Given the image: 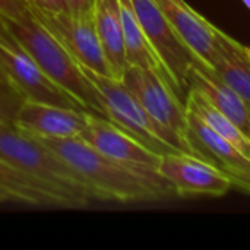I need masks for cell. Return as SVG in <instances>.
Segmentation results:
<instances>
[{"instance_id":"9a60e30c","label":"cell","mask_w":250,"mask_h":250,"mask_svg":"<svg viewBox=\"0 0 250 250\" xmlns=\"http://www.w3.org/2000/svg\"><path fill=\"white\" fill-rule=\"evenodd\" d=\"M0 190L12 202L47 207V208H78L76 204L54 186L37 180L0 160Z\"/></svg>"},{"instance_id":"52a82bcc","label":"cell","mask_w":250,"mask_h":250,"mask_svg":"<svg viewBox=\"0 0 250 250\" xmlns=\"http://www.w3.org/2000/svg\"><path fill=\"white\" fill-rule=\"evenodd\" d=\"M136 18L154 51L173 76L183 101L189 94V75L199 62L173 29L154 0H130ZM202 63V62H201Z\"/></svg>"},{"instance_id":"5b68a950","label":"cell","mask_w":250,"mask_h":250,"mask_svg":"<svg viewBox=\"0 0 250 250\" xmlns=\"http://www.w3.org/2000/svg\"><path fill=\"white\" fill-rule=\"evenodd\" d=\"M0 67L25 100L85 110L83 105L50 79L31 54L0 23ZM86 111V110H85Z\"/></svg>"},{"instance_id":"ba28073f","label":"cell","mask_w":250,"mask_h":250,"mask_svg":"<svg viewBox=\"0 0 250 250\" xmlns=\"http://www.w3.org/2000/svg\"><path fill=\"white\" fill-rule=\"evenodd\" d=\"M122 81L158 125L189 141L186 104L158 73L139 66H127Z\"/></svg>"},{"instance_id":"8992f818","label":"cell","mask_w":250,"mask_h":250,"mask_svg":"<svg viewBox=\"0 0 250 250\" xmlns=\"http://www.w3.org/2000/svg\"><path fill=\"white\" fill-rule=\"evenodd\" d=\"M26 9L70 51L76 62L104 76L114 78L98 40L92 9L86 12Z\"/></svg>"},{"instance_id":"5bb4252c","label":"cell","mask_w":250,"mask_h":250,"mask_svg":"<svg viewBox=\"0 0 250 250\" xmlns=\"http://www.w3.org/2000/svg\"><path fill=\"white\" fill-rule=\"evenodd\" d=\"M190 89L202 95L250 138V108L242 97L224 83L212 69L196 62L189 75V91Z\"/></svg>"},{"instance_id":"277c9868","label":"cell","mask_w":250,"mask_h":250,"mask_svg":"<svg viewBox=\"0 0 250 250\" xmlns=\"http://www.w3.org/2000/svg\"><path fill=\"white\" fill-rule=\"evenodd\" d=\"M0 160L37 180L54 186L67 195L78 208H83L95 199L85 182L56 152L13 125L0 123Z\"/></svg>"},{"instance_id":"8fae6325","label":"cell","mask_w":250,"mask_h":250,"mask_svg":"<svg viewBox=\"0 0 250 250\" xmlns=\"http://www.w3.org/2000/svg\"><path fill=\"white\" fill-rule=\"evenodd\" d=\"M188 110V108H186ZM188 136L199 158L223 171L233 188L250 193V158L188 110Z\"/></svg>"},{"instance_id":"cb8c5ba5","label":"cell","mask_w":250,"mask_h":250,"mask_svg":"<svg viewBox=\"0 0 250 250\" xmlns=\"http://www.w3.org/2000/svg\"><path fill=\"white\" fill-rule=\"evenodd\" d=\"M10 199H9V196L4 193V192H1L0 190V204H4V202H9Z\"/></svg>"},{"instance_id":"4316f807","label":"cell","mask_w":250,"mask_h":250,"mask_svg":"<svg viewBox=\"0 0 250 250\" xmlns=\"http://www.w3.org/2000/svg\"><path fill=\"white\" fill-rule=\"evenodd\" d=\"M246 51H248V54L250 56V47H246Z\"/></svg>"},{"instance_id":"30bf717a","label":"cell","mask_w":250,"mask_h":250,"mask_svg":"<svg viewBox=\"0 0 250 250\" xmlns=\"http://www.w3.org/2000/svg\"><path fill=\"white\" fill-rule=\"evenodd\" d=\"M79 138L108 158L133 167L158 171L163 155L146 148L107 117L86 111V123Z\"/></svg>"},{"instance_id":"484cf974","label":"cell","mask_w":250,"mask_h":250,"mask_svg":"<svg viewBox=\"0 0 250 250\" xmlns=\"http://www.w3.org/2000/svg\"><path fill=\"white\" fill-rule=\"evenodd\" d=\"M242 1H243V3H245V4H246V6L250 9V0H242Z\"/></svg>"},{"instance_id":"ffe728a7","label":"cell","mask_w":250,"mask_h":250,"mask_svg":"<svg viewBox=\"0 0 250 250\" xmlns=\"http://www.w3.org/2000/svg\"><path fill=\"white\" fill-rule=\"evenodd\" d=\"M25 98L6 81H0V123L13 125L16 113Z\"/></svg>"},{"instance_id":"9c48e42d","label":"cell","mask_w":250,"mask_h":250,"mask_svg":"<svg viewBox=\"0 0 250 250\" xmlns=\"http://www.w3.org/2000/svg\"><path fill=\"white\" fill-rule=\"evenodd\" d=\"M158 173L171 183L177 196H224L233 188L230 179L212 164L182 152L161 157Z\"/></svg>"},{"instance_id":"e0dca14e","label":"cell","mask_w":250,"mask_h":250,"mask_svg":"<svg viewBox=\"0 0 250 250\" xmlns=\"http://www.w3.org/2000/svg\"><path fill=\"white\" fill-rule=\"evenodd\" d=\"M119 3H120V15H122V26H123L127 66H139V67L154 70L166 81V83L170 86V89L183 101L182 94H180L173 76L168 73V70L166 69V66L163 64V62L154 51L152 45L146 40V35H145V32L136 18V13L133 10L132 1L130 0H119Z\"/></svg>"},{"instance_id":"2e32d148","label":"cell","mask_w":250,"mask_h":250,"mask_svg":"<svg viewBox=\"0 0 250 250\" xmlns=\"http://www.w3.org/2000/svg\"><path fill=\"white\" fill-rule=\"evenodd\" d=\"M215 35V54L212 70L234 89L250 108V56L246 47L212 25Z\"/></svg>"},{"instance_id":"83f0119b","label":"cell","mask_w":250,"mask_h":250,"mask_svg":"<svg viewBox=\"0 0 250 250\" xmlns=\"http://www.w3.org/2000/svg\"><path fill=\"white\" fill-rule=\"evenodd\" d=\"M1 192H3V190H1Z\"/></svg>"},{"instance_id":"7402d4cb","label":"cell","mask_w":250,"mask_h":250,"mask_svg":"<svg viewBox=\"0 0 250 250\" xmlns=\"http://www.w3.org/2000/svg\"><path fill=\"white\" fill-rule=\"evenodd\" d=\"M26 7L40 9V10H50V12H60L67 10L63 0H21Z\"/></svg>"},{"instance_id":"7c38bea8","label":"cell","mask_w":250,"mask_h":250,"mask_svg":"<svg viewBox=\"0 0 250 250\" xmlns=\"http://www.w3.org/2000/svg\"><path fill=\"white\" fill-rule=\"evenodd\" d=\"M86 123V111L23 100L13 126L35 138H75Z\"/></svg>"},{"instance_id":"603a6c76","label":"cell","mask_w":250,"mask_h":250,"mask_svg":"<svg viewBox=\"0 0 250 250\" xmlns=\"http://www.w3.org/2000/svg\"><path fill=\"white\" fill-rule=\"evenodd\" d=\"M67 10L70 12H86L91 10L95 0H63Z\"/></svg>"},{"instance_id":"ac0fdd59","label":"cell","mask_w":250,"mask_h":250,"mask_svg":"<svg viewBox=\"0 0 250 250\" xmlns=\"http://www.w3.org/2000/svg\"><path fill=\"white\" fill-rule=\"evenodd\" d=\"M94 22L104 56L114 78L122 79L127 67L125 37L119 0H95L92 6Z\"/></svg>"},{"instance_id":"6da1fadb","label":"cell","mask_w":250,"mask_h":250,"mask_svg":"<svg viewBox=\"0 0 250 250\" xmlns=\"http://www.w3.org/2000/svg\"><path fill=\"white\" fill-rule=\"evenodd\" d=\"M37 139L56 152L85 182L95 199L155 202L177 196L171 183L157 170L133 167L108 158L79 136Z\"/></svg>"},{"instance_id":"7a4b0ae2","label":"cell","mask_w":250,"mask_h":250,"mask_svg":"<svg viewBox=\"0 0 250 250\" xmlns=\"http://www.w3.org/2000/svg\"><path fill=\"white\" fill-rule=\"evenodd\" d=\"M0 23L31 54L50 79L75 97L86 111L105 117L98 91L83 75L70 51L28 9L16 19L0 15Z\"/></svg>"},{"instance_id":"44dd1931","label":"cell","mask_w":250,"mask_h":250,"mask_svg":"<svg viewBox=\"0 0 250 250\" xmlns=\"http://www.w3.org/2000/svg\"><path fill=\"white\" fill-rule=\"evenodd\" d=\"M26 12V6L21 0H0V15L6 18H21Z\"/></svg>"},{"instance_id":"d6986e66","label":"cell","mask_w":250,"mask_h":250,"mask_svg":"<svg viewBox=\"0 0 250 250\" xmlns=\"http://www.w3.org/2000/svg\"><path fill=\"white\" fill-rule=\"evenodd\" d=\"M186 108L196 114L208 127H211L221 138L233 144L239 151H242L250 158V138L227 116L218 111L212 104H209L202 95L195 91H189L186 97Z\"/></svg>"},{"instance_id":"d4e9b609","label":"cell","mask_w":250,"mask_h":250,"mask_svg":"<svg viewBox=\"0 0 250 250\" xmlns=\"http://www.w3.org/2000/svg\"><path fill=\"white\" fill-rule=\"evenodd\" d=\"M0 81H6V82H9V79H7V78H6V75L3 73L1 67H0Z\"/></svg>"},{"instance_id":"3957f363","label":"cell","mask_w":250,"mask_h":250,"mask_svg":"<svg viewBox=\"0 0 250 250\" xmlns=\"http://www.w3.org/2000/svg\"><path fill=\"white\" fill-rule=\"evenodd\" d=\"M78 64L88 81L98 91L105 117L108 120L116 123L120 129L127 132L146 148L160 155L182 152L199 158V154L193 148L190 141L158 125L144 110V107L139 104V101L135 98V95L129 91L122 79L104 76L79 62Z\"/></svg>"},{"instance_id":"4fadbf2b","label":"cell","mask_w":250,"mask_h":250,"mask_svg":"<svg viewBox=\"0 0 250 250\" xmlns=\"http://www.w3.org/2000/svg\"><path fill=\"white\" fill-rule=\"evenodd\" d=\"M173 29L196 56L199 62L212 69L215 54V35L212 23L199 15L185 0H154Z\"/></svg>"}]
</instances>
